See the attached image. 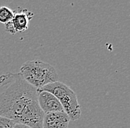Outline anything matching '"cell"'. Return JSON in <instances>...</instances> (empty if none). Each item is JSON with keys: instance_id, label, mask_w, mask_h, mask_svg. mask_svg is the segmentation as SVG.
Wrapping results in <instances>:
<instances>
[{"instance_id": "obj_9", "label": "cell", "mask_w": 130, "mask_h": 128, "mask_svg": "<svg viewBox=\"0 0 130 128\" xmlns=\"http://www.w3.org/2000/svg\"><path fill=\"white\" fill-rule=\"evenodd\" d=\"M13 128H31L30 127L25 125V124H19V123H16L14 124V126L13 127Z\"/></svg>"}, {"instance_id": "obj_6", "label": "cell", "mask_w": 130, "mask_h": 128, "mask_svg": "<svg viewBox=\"0 0 130 128\" xmlns=\"http://www.w3.org/2000/svg\"><path fill=\"white\" fill-rule=\"evenodd\" d=\"M70 119L64 111L45 113L42 120V128H67Z\"/></svg>"}, {"instance_id": "obj_3", "label": "cell", "mask_w": 130, "mask_h": 128, "mask_svg": "<svg viewBox=\"0 0 130 128\" xmlns=\"http://www.w3.org/2000/svg\"><path fill=\"white\" fill-rule=\"evenodd\" d=\"M37 90L47 91L56 96L70 121H76L80 119L81 115V107L78 102L77 95L64 83L56 81L49 84Z\"/></svg>"}, {"instance_id": "obj_2", "label": "cell", "mask_w": 130, "mask_h": 128, "mask_svg": "<svg viewBox=\"0 0 130 128\" xmlns=\"http://www.w3.org/2000/svg\"><path fill=\"white\" fill-rule=\"evenodd\" d=\"M19 73L28 84L37 90L58 81L56 69L52 65L40 60L26 62L22 65Z\"/></svg>"}, {"instance_id": "obj_5", "label": "cell", "mask_w": 130, "mask_h": 128, "mask_svg": "<svg viewBox=\"0 0 130 128\" xmlns=\"http://www.w3.org/2000/svg\"><path fill=\"white\" fill-rule=\"evenodd\" d=\"M38 102L44 114L64 111V109L58 98L47 91H38Z\"/></svg>"}, {"instance_id": "obj_4", "label": "cell", "mask_w": 130, "mask_h": 128, "mask_svg": "<svg viewBox=\"0 0 130 128\" xmlns=\"http://www.w3.org/2000/svg\"><path fill=\"white\" fill-rule=\"evenodd\" d=\"M34 16V13L24 8L18 7L13 10L12 19L5 24V30L12 36L17 33L24 32L27 30L30 22Z\"/></svg>"}, {"instance_id": "obj_8", "label": "cell", "mask_w": 130, "mask_h": 128, "mask_svg": "<svg viewBox=\"0 0 130 128\" xmlns=\"http://www.w3.org/2000/svg\"><path fill=\"white\" fill-rule=\"evenodd\" d=\"M16 123L8 118L0 116V128H13Z\"/></svg>"}, {"instance_id": "obj_1", "label": "cell", "mask_w": 130, "mask_h": 128, "mask_svg": "<svg viewBox=\"0 0 130 128\" xmlns=\"http://www.w3.org/2000/svg\"><path fill=\"white\" fill-rule=\"evenodd\" d=\"M44 113L38 102V91L19 73L0 76V116L31 128H42Z\"/></svg>"}, {"instance_id": "obj_7", "label": "cell", "mask_w": 130, "mask_h": 128, "mask_svg": "<svg viewBox=\"0 0 130 128\" xmlns=\"http://www.w3.org/2000/svg\"><path fill=\"white\" fill-rule=\"evenodd\" d=\"M13 16V10L7 6L0 7V23L6 24Z\"/></svg>"}]
</instances>
